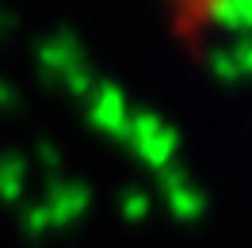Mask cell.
<instances>
[{"label":"cell","mask_w":252,"mask_h":248,"mask_svg":"<svg viewBox=\"0 0 252 248\" xmlns=\"http://www.w3.org/2000/svg\"><path fill=\"white\" fill-rule=\"evenodd\" d=\"M88 202H92L88 184H80V180H50L46 199H42V206L50 214V229H65V225L80 221L88 214Z\"/></svg>","instance_id":"obj_1"},{"label":"cell","mask_w":252,"mask_h":248,"mask_svg":"<svg viewBox=\"0 0 252 248\" xmlns=\"http://www.w3.org/2000/svg\"><path fill=\"white\" fill-rule=\"evenodd\" d=\"M157 180H160V195H164V202H168L172 217H180V221H199V217L206 214L203 191L191 184V176L184 168L168 164L164 172H157Z\"/></svg>","instance_id":"obj_2"},{"label":"cell","mask_w":252,"mask_h":248,"mask_svg":"<svg viewBox=\"0 0 252 248\" xmlns=\"http://www.w3.org/2000/svg\"><path fill=\"white\" fill-rule=\"evenodd\" d=\"M126 119H130V107H126V95L119 84H95L92 95H88V123L95 130H103L111 138H126Z\"/></svg>","instance_id":"obj_3"},{"label":"cell","mask_w":252,"mask_h":248,"mask_svg":"<svg viewBox=\"0 0 252 248\" xmlns=\"http://www.w3.org/2000/svg\"><path fill=\"white\" fill-rule=\"evenodd\" d=\"M38 69L46 73V77L62 80L65 73H73L77 65H88L84 62V50H80V38L69 27H62V31L54 34V38H46V42H38Z\"/></svg>","instance_id":"obj_4"},{"label":"cell","mask_w":252,"mask_h":248,"mask_svg":"<svg viewBox=\"0 0 252 248\" xmlns=\"http://www.w3.org/2000/svg\"><path fill=\"white\" fill-rule=\"evenodd\" d=\"M195 16L221 31H237L241 38L252 34V0H214V4H203Z\"/></svg>","instance_id":"obj_5"},{"label":"cell","mask_w":252,"mask_h":248,"mask_svg":"<svg viewBox=\"0 0 252 248\" xmlns=\"http://www.w3.org/2000/svg\"><path fill=\"white\" fill-rule=\"evenodd\" d=\"M176 149H180V134L172 126H164L160 134H153L149 141L134 145V153L142 156V164H149L153 172H164L168 164H176Z\"/></svg>","instance_id":"obj_6"},{"label":"cell","mask_w":252,"mask_h":248,"mask_svg":"<svg viewBox=\"0 0 252 248\" xmlns=\"http://www.w3.org/2000/svg\"><path fill=\"white\" fill-rule=\"evenodd\" d=\"M27 191V160L19 153H0V202H19Z\"/></svg>","instance_id":"obj_7"},{"label":"cell","mask_w":252,"mask_h":248,"mask_svg":"<svg viewBox=\"0 0 252 248\" xmlns=\"http://www.w3.org/2000/svg\"><path fill=\"white\" fill-rule=\"evenodd\" d=\"M164 126H168V123L160 119L157 111H134V115L126 119V138H123V141H130V149H134V145L149 141L153 134H160Z\"/></svg>","instance_id":"obj_8"},{"label":"cell","mask_w":252,"mask_h":248,"mask_svg":"<svg viewBox=\"0 0 252 248\" xmlns=\"http://www.w3.org/2000/svg\"><path fill=\"white\" fill-rule=\"evenodd\" d=\"M206 65H210V73H214L218 80H225V84H237V80H241V69H237L233 54H229V46L206 50Z\"/></svg>","instance_id":"obj_9"},{"label":"cell","mask_w":252,"mask_h":248,"mask_svg":"<svg viewBox=\"0 0 252 248\" xmlns=\"http://www.w3.org/2000/svg\"><path fill=\"white\" fill-rule=\"evenodd\" d=\"M149 210H153V199H149L145 191H126L123 199H119V214H123L126 221H145Z\"/></svg>","instance_id":"obj_10"},{"label":"cell","mask_w":252,"mask_h":248,"mask_svg":"<svg viewBox=\"0 0 252 248\" xmlns=\"http://www.w3.org/2000/svg\"><path fill=\"white\" fill-rule=\"evenodd\" d=\"M19 225H23V233L27 237H42V233L50 229V214L42 202H31V206H23V214H19Z\"/></svg>","instance_id":"obj_11"},{"label":"cell","mask_w":252,"mask_h":248,"mask_svg":"<svg viewBox=\"0 0 252 248\" xmlns=\"http://www.w3.org/2000/svg\"><path fill=\"white\" fill-rule=\"evenodd\" d=\"M62 84H65L73 95H84V99H88V95H92V88H95V77H92V69H88V65H77L73 73H65V77H62Z\"/></svg>","instance_id":"obj_12"},{"label":"cell","mask_w":252,"mask_h":248,"mask_svg":"<svg viewBox=\"0 0 252 248\" xmlns=\"http://www.w3.org/2000/svg\"><path fill=\"white\" fill-rule=\"evenodd\" d=\"M34 160H38L46 172H58L62 168V149H58L54 141H38V145H34Z\"/></svg>","instance_id":"obj_13"},{"label":"cell","mask_w":252,"mask_h":248,"mask_svg":"<svg viewBox=\"0 0 252 248\" xmlns=\"http://www.w3.org/2000/svg\"><path fill=\"white\" fill-rule=\"evenodd\" d=\"M229 54H233L241 77H252V34L249 38H237V46H229Z\"/></svg>","instance_id":"obj_14"},{"label":"cell","mask_w":252,"mask_h":248,"mask_svg":"<svg viewBox=\"0 0 252 248\" xmlns=\"http://www.w3.org/2000/svg\"><path fill=\"white\" fill-rule=\"evenodd\" d=\"M12 107H19V92H16L12 80L0 77V111H12Z\"/></svg>","instance_id":"obj_15"},{"label":"cell","mask_w":252,"mask_h":248,"mask_svg":"<svg viewBox=\"0 0 252 248\" xmlns=\"http://www.w3.org/2000/svg\"><path fill=\"white\" fill-rule=\"evenodd\" d=\"M12 27H16V16H8V12H0V38H4V34L12 31Z\"/></svg>","instance_id":"obj_16"}]
</instances>
